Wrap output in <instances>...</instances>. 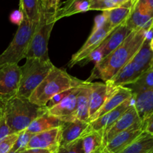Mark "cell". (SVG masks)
Segmentation results:
<instances>
[{"label":"cell","instance_id":"12","mask_svg":"<svg viewBox=\"0 0 153 153\" xmlns=\"http://www.w3.org/2000/svg\"><path fill=\"white\" fill-rule=\"evenodd\" d=\"M62 126L55 127L52 129L33 134L26 149H46L56 153L61 146Z\"/></svg>","mask_w":153,"mask_h":153},{"label":"cell","instance_id":"43","mask_svg":"<svg viewBox=\"0 0 153 153\" xmlns=\"http://www.w3.org/2000/svg\"><path fill=\"white\" fill-rule=\"evenodd\" d=\"M152 33H153V30H152Z\"/></svg>","mask_w":153,"mask_h":153},{"label":"cell","instance_id":"3","mask_svg":"<svg viewBox=\"0 0 153 153\" xmlns=\"http://www.w3.org/2000/svg\"><path fill=\"white\" fill-rule=\"evenodd\" d=\"M3 112L10 133L14 134L25 131L36 118L46 113V108L33 104L28 99L15 96L6 102Z\"/></svg>","mask_w":153,"mask_h":153},{"label":"cell","instance_id":"23","mask_svg":"<svg viewBox=\"0 0 153 153\" xmlns=\"http://www.w3.org/2000/svg\"><path fill=\"white\" fill-rule=\"evenodd\" d=\"M153 150V134L143 131L120 153H150Z\"/></svg>","mask_w":153,"mask_h":153},{"label":"cell","instance_id":"9","mask_svg":"<svg viewBox=\"0 0 153 153\" xmlns=\"http://www.w3.org/2000/svg\"><path fill=\"white\" fill-rule=\"evenodd\" d=\"M132 128L143 129V120L139 116L134 103L117 120L103 131V146L117 134Z\"/></svg>","mask_w":153,"mask_h":153},{"label":"cell","instance_id":"41","mask_svg":"<svg viewBox=\"0 0 153 153\" xmlns=\"http://www.w3.org/2000/svg\"><path fill=\"white\" fill-rule=\"evenodd\" d=\"M137 1H138V0H134V4H135V3H136V2H137Z\"/></svg>","mask_w":153,"mask_h":153},{"label":"cell","instance_id":"32","mask_svg":"<svg viewBox=\"0 0 153 153\" xmlns=\"http://www.w3.org/2000/svg\"><path fill=\"white\" fill-rule=\"evenodd\" d=\"M10 134H11V133L7 126L4 112L2 111L0 114V143Z\"/></svg>","mask_w":153,"mask_h":153},{"label":"cell","instance_id":"33","mask_svg":"<svg viewBox=\"0 0 153 153\" xmlns=\"http://www.w3.org/2000/svg\"><path fill=\"white\" fill-rule=\"evenodd\" d=\"M24 14L23 12L22 11L21 9L19 10H15L12 12L10 14V21L13 24H16L19 26L21 23H22V20H23Z\"/></svg>","mask_w":153,"mask_h":153},{"label":"cell","instance_id":"29","mask_svg":"<svg viewBox=\"0 0 153 153\" xmlns=\"http://www.w3.org/2000/svg\"><path fill=\"white\" fill-rule=\"evenodd\" d=\"M32 135V134L28 132L26 130L22 131V132L19 133V137H18L17 140H16V143L13 146V148L19 152H22V151L25 150L27 145L29 143Z\"/></svg>","mask_w":153,"mask_h":153},{"label":"cell","instance_id":"4","mask_svg":"<svg viewBox=\"0 0 153 153\" xmlns=\"http://www.w3.org/2000/svg\"><path fill=\"white\" fill-rule=\"evenodd\" d=\"M149 34L134 57L120 70L113 79L105 83H108L115 87H126L135 82L151 67L153 63V52L149 46L150 39Z\"/></svg>","mask_w":153,"mask_h":153},{"label":"cell","instance_id":"31","mask_svg":"<svg viewBox=\"0 0 153 153\" xmlns=\"http://www.w3.org/2000/svg\"><path fill=\"white\" fill-rule=\"evenodd\" d=\"M60 1L61 0H40L42 10L46 13L55 14L60 6Z\"/></svg>","mask_w":153,"mask_h":153},{"label":"cell","instance_id":"39","mask_svg":"<svg viewBox=\"0 0 153 153\" xmlns=\"http://www.w3.org/2000/svg\"><path fill=\"white\" fill-rule=\"evenodd\" d=\"M149 46H150L151 50H152L153 52V37L150 39V41H149Z\"/></svg>","mask_w":153,"mask_h":153},{"label":"cell","instance_id":"42","mask_svg":"<svg viewBox=\"0 0 153 153\" xmlns=\"http://www.w3.org/2000/svg\"><path fill=\"white\" fill-rule=\"evenodd\" d=\"M150 153H153V150H152V152H151Z\"/></svg>","mask_w":153,"mask_h":153},{"label":"cell","instance_id":"18","mask_svg":"<svg viewBox=\"0 0 153 153\" xmlns=\"http://www.w3.org/2000/svg\"><path fill=\"white\" fill-rule=\"evenodd\" d=\"M134 5V1L131 0L120 7L102 11V14L105 18V22L109 28L114 30L122 24L126 23L132 11Z\"/></svg>","mask_w":153,"mask_h":153},{"label":"cell","instance_id":"30","mask_svg":"<svg viewBox=\"0 0 153 153\" xmlns=\"http://www.w3.org/2000/svg\"><path fill=\"white\" fill-rule=\"evenodd\" d=\"M19 133L11 134L0 143V153H9L16 143Z\"/></svg>","mask_w":153,"mask_h":153},{"label":"cell","instance_id":"28","mask_svg":"<svg viewBox=\"0 0 153 153\" xmlns=\"http://www.w3.org/2000/svg\"><path fill=\"white\" fill-rule=\"evenodd\" d=\"M56 153H85L82 139L79 138L65 146H60Z\"/></svg>","mask_w":153,"mask_h":153},{"label":"cell","instance_id":"2","mask_svg":"<svg viewBox=\"0 0 153 153\" xmlns=\"http://www.w3.org/2000/svg\"><path fill=\"white\" fill-rule=\"evenodd\" d=\"M82 80L73 77L65 70L55 66L28 98L33 104L45 107L55 96L79 85Z\"/></svg>","mask_w":153,"mask_h":153},{"label":"cell","instance_id":"21","mask_svg":"<svg viewBox=\"0 0 153 153\" xmlns=\"http://www.w3.org/2000/svg\"><path fill=\"white\" fill-rule=\"evenodd\" d=\"M90 0H68L58 7L55 14V22L63 17L72 16L76 13H83L89 10Z\"/></svg>","mask_w":153,"mask_h":153},{"label":"cell","instance_id":"38","mask_svg":"<svg viewBox=\"0 0 153 153\" xmlns=\"http://www.w3.org/2000/svg\"><path fill=\"white\" fill-rule=\"evenodd\" d=\"M6 102L5 100H2V99L0 98V114L1 113V112L4 111V106H5V104H6Z\"/></svg>","mask_w":153,"mask_h":153},{"label":"cell","instance_id":"1","mask_svg":"<svg viewBox=\"0 0 153 153\" xmlns=\"http://www.w3.org/2000/svg\"><path fill=\"white\" fill-rule=\"evenodd\" d=\"M149 32L144 30L131 31L117 49L96 63L87 82L99 79L105 83L113 79L138 52Z\"/></svg>","mask_w":153,"mask_h":153},{"label":"cell","instance_id":"34","mask_svg":"<svg viewBox=\"0 0 153 153\" xmlns=\"http://www.w3.org/2000/svg\"><path fill=\"white\" fill-rule=\"evenodd\" d=\"M143 130L153 134V112L143 120Z\"/></svg>","mask_w":153,"mask_h":153},{"label":"cell","instance_id":"40","mask_svg":"<svg viewBox=\"0 0 153 153\" xmlns=\"http://www.w3.org/2000/svg\"><path fill=\"white\" fill-rule=\"evenodd\" d=\"M9 153H20L19 152H18L17 150H16V149H14V148H12V149L10 151V152H9Z\"/></svg>","mask_w":153,"mask_h":153},{"label":"cell","instance_id":"11","mask_svg":"<svg viewBox=\"0 0 153 153\" xmlns=\"http://www.w3.org/2000/svg\"><path fill=\"white\" fill-rule=\"evenodd\" d=\"M109 28L108 25L105 22L101 28L95 31H92L91 35L86 40L83 46L72 56L71 60L69 63V67H73V66L80 64L85 61L93 52L98 49L100 45L103 43L106 37L113 31Z\"/></svg>","mask_w":153,"mask_h":153},{"label":"cell","instance_id":"15","mask_svg":"<svg viewBox=\"0 0 153 153\" xmlns=\"http://www.w3.org/2000/svg\"><path fill=\"white\" fill-rule=\"evenodd\" d=\"M132 93H131V90L128 88L127 87L125 86H117L115 87L114 90L112 91L111 95L106 100L105 104L103 105L102 107L98 111L97 114L94 115L90 119V122L95 120L97 118L100 117L102 115L108 113L111 111L114 110L120 105L122 103L126 102V100H130V99L133 98Z\"/></svg>","mask_w":153,"mask_h":153},{"label":"cell","instance_id":"7","mask_svg":"<svg viewBox=\"0 0 153 153\" xmlns=\"http://www.w3.org/2000/svg\"><path fill=\"white\" fill-rule=\"evenodd\" d=\"M55 22L54 13H46L43 10L25 58H36L42 60H50L48 54V44Z\"/></svg>","mask_w":153,"mask_h":153},{"label":"cell","instance_id":"27","mask_svg":"<svg viewBox=\"0 0 153 153\" xmlns=\"http://www.w3.org/2000/svg\"><path fill=\"white\" fill-rule=\"evenodd\" d=\"M85 153H100L103 149V131H92L82 136Z\"/></svg>","mask_w":153,"mask_h":153},{"label":"cell","instance_id":"37","mask_svg":"<svg viewBox=\"0 0 153 153\" xmlns=\"http://www.w3.org/2000/svg\"><path fill=\"white\" fill-rule=\"evenodd\" d=\"M112 1H114V3L117 7H120V6L123 5V4H126V2H128V1H131V0H112ZM132 1H134V0H132Z\"/></svg>","mask_w":153,"mask_h":153},{"label":"cell","instance_id":"20","mask_svg":"<svg viewBox=\"0 0 153 153\" xmlns=\"http://www.w3.org/2000/svg\"><path fill=\"white\" fill-rule=\"evenodd\" d=\"M88 123L76 120L71 123H64L62 126L61 146H65L79 138L88 126Z\"/></svg>","mask_w":153,"mask_h":153},{"label":"cell","instance_id":"25","mask_svg":"<svg viewBox=\"0 0 153 153\" xmlns=\"http://www.w3.org/2000/svg\"><path fill=\"white\" fill-rule=\"evenodd\" d=\"M126 87L131 90L134 97L153 89V63L151 67L143 73L140 78L132 84Z\"/></svg>","mask_w":153,"mask_h":153},{"label":"cell","instance_id":"22","mask_svg":"<svg viewBox=\"0 0 153 153\" xmlns=\"http://www.w3.org/2000/svg\"><path fill=\"white\" fill-rule=\"evenodd\" d=\"M64 123L61 122L59 120L49 116L47 114L45 113L41 116L36 118L25 130L28 132L34 134L52 129L55 127L61 126L64 125Z\"/></svg>","mask_w":153,"mask_h":153},{"label":"cell","instance_id":"13","mask_svg":"<svg viewBox=\"0 0 153 153\" xmlns=\"http://www.w3.org/2000/svg\"><path fill=\"white\" fill-rule=\"evenodd\" d=\"M133 103H134V97L130 99V100H126L123 103H122L120 105L117 107L114 110L111 111L108 113L105 114L100 117L97 118L95 120L89 123L88 128H86L82 136L85 135L87 133L92 132V131H104L106 128L111 126L115 121L117 120L120 117L121 115L123 114Z\"/></svg>","mask_w":153,"mask_h":153},{"label":"cell","instance_id":"24","mask_svg":"<svg viewBox=\"0 0 153 153\" xmlns=\"http://www.w3.org/2000/svg\"><path fill=\"white\" fill-rule=\"evenodd\" d=\"M134 105L142 120L153 112V89L134 97Z\"/></svg>","mask_w":153,"mask_h":153},{"label":"cell","instance_id":"19","mask_svg":"<svg viewBox=\"0 0 153 153\" xmlns=\"http://www.w3.org/2000/svg\"><path fill=\"white\" fill-rule=\"evenodd\" d=\"M91 84L82 81L77 94V120L89 123V105Z\"/></svg>","mask_w":153,"mask_h":153},{"label":"cell","instance_id":"16","mask_svg":"<svg viewBox=\"0 0 153 153\" xmlns=\"http://www.w3.org/2000/svg\"><path fill=\"white\" fill-rule=\"evenodd\" d=\"M126 25L131 31L153 30V16L138 4H134L133 10Z\"/></svg>","mask_w":153,"mask_h":153},{"label":"cell","instance_id":"36","mask_svg":"<svg viewBox=\"0 0 153 153\" xmlns=\"http://www.w3.org/2000/svg\"><path fill=\"white\" fill-rule=\"evenodd\" d=\"M20 153H53L46 149H25Z\"/></svg>","mask_w":153,"mask_h":153},{"label":"cell","instance_id":"10","mask_svg":"<svg viewBox=\"0 0 153 153\" xmlns=\"http://www.w3.org/2000/svg\"><path fill=\"white\" fill-rule=\"evenodd\" d=\"M21 76L18 64L0 66V98L7 101L17 94Z\"/></svg>","mask_w":153,"mask_h":153},{"label":"cell","instance_id":"17","mask_svg":"<svg viewBox=\"0 0 153 153\" xmlns=\"http://www.w3.org/2000/svg\"><path fill=\"white\" fill-rule=\"evenodd\" d=\"M143 131L142 128H132L117 134L103 146L100 153H120Z\"/></svg>","mask_w":153,"mask_h":153},{"label":"cell","instance_id":"26","mask_svg":"<svg viewBox=\"0 0 153 153\" xmlns=\"http://www.w3.org/2000/svg\"><path fill=\"white\" fill-rule=\"evenodd\" d=\"M19 9L25 17L34 24H37L43 12L40 0H19Z\"/></svg>","mask_w":153,"mask_h":153},{"label":"cell","instance_id":"14","mask_svg":"<svg viewBox=\"0 0 153 153\" xmlns=\"http://www.w3.org/2000/svg\"><path fill=\"white\" fill-rule=\"evenodd\" d=\"M114 88L115 86H113L108 83L91 82L89 105V122L90 119L102 107Z\"/></svg>","mask_w":153,"mask_h":153},{"label":"cell","instance_id":"35","mask_svg":"<svg viewBox=\"0 0 153 153\" xmlns=\"http://www.w3.org/2000/svg\"><path fill=\"white\" fill-rule=\"evenodd\" d=\"M135 4H140L153 16V0H138Z\"/></svg>","mask_w":153,"mask_h":153},{"label":"cell","instance_id":"6","mask_svg":"<svg viewBox=\"0 0 153 153\" xmlns=\"http://www.w3.org/2000/svg\"><path fill=\"white\" fill-rule=\"evenodd\" d=\"M37 25L28 21L24 16L12 41L7 49L0 55V66L4 64H18L21 60L25 58Z\"/></svg>","mask_w":153,"mask_h":153},{"label":"cell","instance_id":"8","mask_svg":"<svg viewBox=\"0 0 153 153\" xmlns=\"http://www.w3.org/2000/svg\"><path fill=\"white\" fill-rule=\"evenodd\" d=\"M81 84L76 88L70 90L68 94L56 105L50 108L45 107L46 113L63 123H71L77 120L76 99Z\"/></svg>","mask_w":153,"mask_h":153},{"label":"cell","instance_id":"5","mask_svg":"<svg viewBox=\"0 0 153 153\" xmlns=\"http://www.w3.org/2000/svg\"><path fill=\"white\" fill-rule=\"evenodd\" d=\"M55 67L50 60L26 58L21 67V76L16 97L28 99L49 72Z\"/></svg>","mask_w":153,"mask_h":153}]
</instances>
